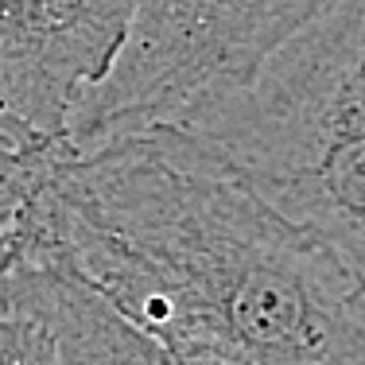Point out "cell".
Masks as SVG:
<instances>
[{
	"mask_svg": "<svg viewBox=\"0 0 365 365\" xmlns=\"http://www.w3.org/2000/svg\"><path fill=\"white\" fill-rule=\"evenodd\" d=\"M24 225L160 342L222 365H365V280L179 128L43 152Z\"/></svg>",
	"mask_w": 365,
	"mask_h": 365,
	"instance_id": "6da1fadb",
	"label": "cell"
},
{
	"mask_svg": "<svg viewBox=\"0 0 365 365\" xmlns=\"http://www.w3.org/2000/svg\"><path fill=\"white\" fill-rule=\"evenodd\" d=\"M168 128L195 136L365 280V0H342L245 86Z\"/></svg>",
	"mask_w": 365,
	"mask_h": 365,
	"instance_id": "7a4b0ae2",
	"label": "cell"
},
{
	"mask_svg": "<svg viewBox=\"0 0 365 365\" xmlns=\"http://www.w3.org/2000/svg\"><path fill=\"white\" fill-rule=\"evenodd\" d=\"M342 0H136L125 43L66 120L63 152L168 128L245 86L295 31Z\"/></svg>",
	"mask_w": 365,
	"mask_h": 365,
	"instance_id": "3957f363",
	"label": "cell"
},
{
	"mask_svg": "<svg viewBox=\"0 0 365 365\" xmlns=\"http://www.w3.org/2000/svg\"><path fill=\"white\" fill-rule=\"evenodd\" d=\"M136 0H0V136L24 155L63 148L66 120L106 78Z\"/></svg>",
	"mask_w": 365,
	"mask_h": 365,
	"instance_id": "277c9868",
	"label": "cell"
},
{
	"mask_svg": "<svg viewBox=\"0 0 365 365\" xmlns=\"http://www.w3.org/2000/svg\"><path fill=\"white\" fill-rule=\"evenodd\" d=\"M0 299L43 327L58 365H222L182 354L125 319L55 249L31 237L24 218L0 260Z\"/></svg>",
	"mask_w": 365,
	"mask_h": 365,
	"instance_id": "5b68a950",
	"label": "cell"
},
{
	"mask_svg": "<svg viewBox=\"0 0 365 365\" xmlns=\"http://www.w3.org/2000/svg\"><path fill=\"white\" fill-rule=\"evenodd\" d=\"M0 365H58L55 346L36 319L0 299Z\"/></svg>",
	"mask_w": 365,
	"mask_h": 365,
	"instance_id": "8992f818",
	"label": "cell"
},
{
	"mask_svg": "<svg viewBox=\"0 0 365 365\" xmlns=\"http://www.w3.org/2000/svg\"><path fill=\"white\" fill-rule=\"evenodd\" d=\"M43 163V152L39 155H24V152H4L0 148V195H20L36 182V171Z\"/></svg>",
	"mask_w": 365,
	"mask_h": 365,
	"instance_id": "52a82bcc",
	"label": "cell"
},
{
	"mask_svg": "<svg viewBox=\"0 0 365 365\" xmlns=\"http://www.w3.org/2000/svg\"><path fill=\"white\" fill-rule=\"evenodd\" d=\"M36 175H39V171H36ZM28 190H20V195H0V260H4L8 249H12L16 222H20V206H24V195H28Z\"/></svg>",
	"mask_w": 365,
	"mask_h": 365,
	"instance_id": "ba28073f",
	"label": "cell"
},
{
	"mask_svg": "<svg viewBox=\"0 0 365 365\" xmlns=\"http://www.w3.org/2000/svg\"><path fill=\"white\" fill-rule=\"evenodd\" d=\"M0 148H4V152H16V148H12V144H8V140H4V136H0Z\"/></svg>",
	"mask_w": 365,
	"mask_h": 365,
	"instance_id": "9c48e42d",
	"label": "cell"
}]
</instances>
